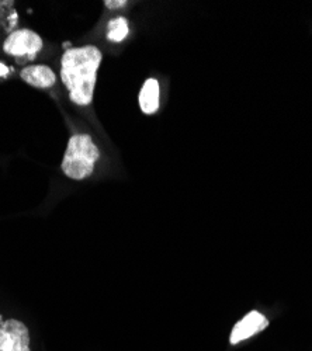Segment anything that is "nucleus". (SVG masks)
Returning <instances> with one entry per match:
<instances>
[{
	"label": "nucleus",
	"instance_id": "7ed1b4c3",
	"mask_svg": "<svg viewBox=\"0 0 312 351\" xmlns=\"http://www.w3.org/2000/svg\"><path fill=\"white\" fill-rule=\"evenodd\" d=\"M41 37L32 30H27V28H21V30L12 33L3 44V49L6 53L17 58L27 56L30 60L41 51Z\"/></svg>",
	"mask_w": 312,
	"mask_h": 351
},
{
	"label": "nucleus",
	"instance_id": "6e6552de",
	"mask_svg": "<svg viewBox=\"0 0 312 351\" xmlns=\"http://www.w3.org/2000/svg\"><path fill=\"white\" fill-rule=\"evenodd\" d=\"M130 33L128 21L124 17H117L108 23L107 38L112 43H121Z\"/></svg>",
	"mask_w": 312,
	"mask_h": 351
},
{
	"label": "nucleus",
	"instance_id": "39448f33",
	"mask_svg": "<svg viewBox=\"0 0 312 351\" xmlns=\"http://www.w3.org/2000/svg\"><path fill=\"white\" fill-rule=\"evenodd\" d=\"M267 326H269L267 317L258 311H252L246 316H243L234 326L230 337V343L238 344L239 341H243L246 339H250L254 335H258Z\"/></svg>",
	"mask_w": 312,
	"mask_h": 351
},
{
	"label": "nucleus",
	"instance_id": "1a4fd4ad",
	"mask_svg": "<svg viewBox=\"0 0 312 351\" xmlns=\"http://www.w3.org/2000/svg\"><path fill=\"white\" fill-rule=\"evenodd\" d=\"M104 5L108 9H121L127 5V2H125V0H106Z\"/></svg>",
	"mask_w": 312,
	"mask_h": 351
},
{
	"label": "nucleus",
	"instance_id": "20e7f679",
	"mask_svg": "<svg viewBox=\"0 0 312 351\" xmlns=\"http://www.w3.org/2000/svg\"><path fill=\"white\" fill-rule=\"evenodd\" d=\"M0 351H30L28 329L20 320H0Z\"/></svg>",
	"mask_w": 312,
	"mask_h": 351
},
{
	"label": "nucleus",
	"instance_id": "9d476101",
	"mask_svg": "<svg viewBox=\"0 0 312 351\" xmlns=\"http://www.w3.org/2000/svg\"><path fill=\"white\" fill-rule=\"evenodd\" d=\"M9 72H10V69L5 64L0 62V77H6L9 75Z\"/></svg>",
	"mask_w": 312,
	"mask_h": 351
},
{
	"label": "nucleus",
	"instance_id": "0eeeda50",
	"mask_svg": "<svg viewBox=\"0 0 312 351\" xmlns=\"http://www.w3.org/2000/svg\"><path fill=\"white\" fill-rule=\"evenodd\" d=\"M139 107L144 114L152 115L159 108V83L156 79H148L139 92Z\"/></svg>",
	"mask_w": 312,
	"mask_h": 351
},
{
	"label": "nucleus",
	"instance_id": "423d86ee",
	"mask_svg": "<svg viewBox=\"0 0 312 351\" xmlns=\"http://www.w3.org/2000/svg\"><path fill=\"white\" fill-rule=\"evenodd\" d=\"M21 79L38 89H48L56 82L55 72L47 65H30L21 71Z\"/></svg>",
	"mask_w": 312,
	"mask_h": 351
},
{
	"label": "nucleus",
	"instance_id": "f257e3e1",
	"mask_svg": "<svg viewBox=\"0 0 312 351\" xmlns=\"http://www.w3.org/2000/svg\"><path fill=\"white\" fill-rule=\"evenodd\" d=\"M101 60L100 49L93 45L71 48L62 55L61 79L75 104L89 106L92 103Z\"/></svg>",
	"mask_w": 312,
	"mask_h": 351
},
{
	"label": "nucleus",
	"instance_id": "f03ea898",
	"mask_svg": "<svg viewBox=\"0 0 312 351\" xmlns=\"http://www.w3.org/2000/svg\"><path fill=\"white\" fill-rule=\"evenodd\" d=\"M100 158V151L88 134L73 135L69 139L68 148L62 160V171L73 180L89 178L95 170V165Z\"/></svg>",
	"mask_w": 312,
	"mask_h": 351
}]
</instances>
